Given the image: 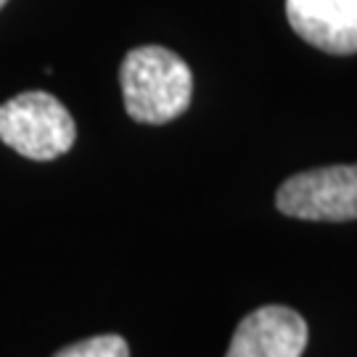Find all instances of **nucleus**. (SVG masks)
Returning a JSON list of instances; mask_svg holds the SVG:
<instances>
[{
  "mask_svg": "<svg viewBox=\"0 0 357 357\" xmlns=\"http://www.w3.org/2000/svg\"><path fill=\"white\" fill-rule=\"evenodd\" d=\"M119 82L128 114L141 125H167L191 106V69L162 45L132 48L122 61Z\"/></svg>",
  "mask_w": 357,
  "mask_h": 357,
  "instance_id": "1",
  "label": "nucleus"
},
{
  "mask_svg": "<svg viewBox=\"0 0 357 357\" xmlns=\"http://www.w3.org/2000/svg\"><path fill=\"white\" fill-rule=\"evenodd\" d=\"M0 141L26 159L51 162L75 146L77 128L56 96L29 90L0 106Z\"/></svg>",
  "mask_w": 357,
  "mask_h": 357,
  "instance_id": "2",
  "label": "nucleus"
},
{
  "mask_svg": "<svg viewBox=\"0 0 357 357\" xmlns=\"http://www.w3.org/2000/svg\"><path fill=\"white\" fill-rule=\"evenodd\" d=\"M278 212L312 222L357 220V165L307 169L283 183L275 196Z\"/></svg>",
  "mask_w": 357,
  "mask_h": 357,
  "instance_id": "3",
  "label": "nucleus"
},
{
  "mask_svg": "<svg viewBox=\"0 0 357 357\" xmlns=\"http://www.w3.org/2000/svg\"><path fill=\"white\" fill-rule=\"evenodd\" d=\"M307 339V323L296 310L268 305L238 323L225 357H302Z\"/></svg>",
  "mask_w": 357,
  "mask_h": 357,
  "instance_id": "4",
  "label": "nucleus"
},
{
  "mask_svg": "<svg viewBox=\"0 0 357 357\" xmlns=\"http://www.w3.org/2000/svg\"><path fill=\"white\" fill-rule=\"evenodd\" d=\"M286 16L294 32L320 51L357 53V0H286Z\"/></svg>",
  "mask_w": 357,
  "mask_h": 357,
  "instance_id": "5",
  "label": "nucleus"
},
{
  "mask_svg": "<svg viewBox=\"0 0 357 357\" xmlns=\"http://www.w3.org/2000/svg\"><path fill=\"white\" fill-rule=\"evenodd\" d=\"M53 357H130V347L122 336L106 333V336H93V339L64 347Z\"/></svg>",
  "mask_w": 357,
  "mask_h": 357,
  "instance_id": "6",
  "label": "nucleus"
},
{
  "mask_svg": "<svg viewBox=\"0 0 357 357\" xmlns=\"http://www.w3.org/2000/svg\"><path fill=\"white\" fill-rule=\"evenodd\" d=\"M6 3H8V0H0V8H3V6H6Z\"/></svg>",
  "mask_w": 357,
  "mask_h": 357,
  "instance_id": "7",
  "label": "nucleus"
}]
</instances>
